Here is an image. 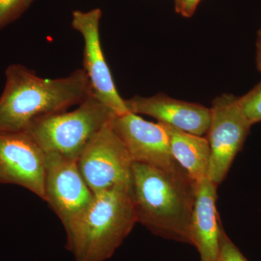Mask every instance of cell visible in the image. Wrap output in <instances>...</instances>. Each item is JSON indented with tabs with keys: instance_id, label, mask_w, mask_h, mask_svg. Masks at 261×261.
<instances>
[{
	"instance_id": "6da1fadb",
	"label": "cell",
	"mask_w": 261,
	"mask_h": 261,
	"mask_svg": "<svg viewBox=\"0 0 261 261\" xmlns=\"http://www.w3.org/2000/svg\"><path fill=\"white\" fill-rule=\"evenodd\" d=\"M0 96V132H25L37 120L79 106L92 94L88 76L77 69L68 76L44 79L21 64L5 70Z\"/></svg>"
},
{
	"instance_id": "7a4b0ae2",
	"label": "cell",
	"mask_w": 261,
	"mask_h": 261,
	"mask_svg": "<svg viewBox=\"0 0 261 261\" xmlns=\"http://www.w3.org/2000/svg\"><path fill=\"white\" fill-rule=\"evenodd\" d=\"M197 183L185 170L133 163L130 195L137 223L156 236L191 245Z\"/></svg>"
},
{
	"instance_id": "3957f363",
	"label": "cell",
	"mask_w": 261,
	"mask_h": 261,
	"mask_svg": "<svg viewBox=\"0 0 261 261\" xmlns=\"http://www.w3.org/2000/svg\"><path fill=\"white\" fill-rule=\"evenodd\" d=\"M137 223L130 188L94 194L89 205L65 226L67 248L76 261L107 260Z\"/></svg>"
},
{
	"instance_id": "277c9868",
	"label": "cell",
	"mask_w": 261,
	"mask_h": 261,
	"mask_svg": "<svg viewBox=\"0 0 261 261\" xmlns=\"http://www.w3.org/2000/svg\"><path fill=\"white\" fill-rule=\"evenodd\" d=\"M116 115L92 94L73 111L37 120L25 132L46 153L78 160L89 142Z\"/></svg>"
},
{
	"instance_id": "5b68a950",
	"label": "cell",
	"mask_w": 261,
	"mask_h": 261,
	"mask_svg": "<svg viewBox=\"0 0 261 261\" xmlns=\"http://www.w3.org/2000/svg\"><path fill=\"white\" fill-rule=\"evenodd\" d=\"M78 165L94 195L115 187L132 188L133 161L111 121L84 149Z\"/></svg>"
},
{
	"instance_id": "8992f818",
	"label": "cell",
	"mask_w": 261,
	"mask_h": 261,
	"mask_svg": "<svg viewBox=\"0 0 261 261\" xmlns=\"http://www.w3.org/2000/svg\"><path fill=\"white\" fill-rule=\"evenodd\" d=\"M211 112L210 126L206 134L211 148L207 177L219 186L243 147L252 125L242 112L238 97L232 94H223L215 98Z\"/></svg>"
},
{
	"instance_id": "52a82bcc",
	"label": "cell",
	"mask_w": 261,
	"mask_h": 261,
	"mask_svg": "<svg viewBox=\"0 0 261 261\" xmlns=\"http://www.w3.org/2000/svg\"><path fill=\"white\" fill-rule=\"evenodd\" d=\"M46 159L28 132H0V184L23 187L44 201Z\"/></svg>"
},
{
	"instance_id": "ba28073f",
	"label": "cell",
	"mask_w": 261,
	"mask_h": 261,
	"mask_svg": "<svg viewBox=\"0 0 261 261\" xmlns=\"http://www.w3.org/2000/svg\"><path fill=\"white\" fill-rule=\"evenodd\" d=\"M101 17L102 11L99 8L87 12L74 10L72 13L71 25L83 37V69L88 76L92 94L116 115L124 114L128 112V108L125 99L117 90L101 44Z\"/></svg>"
},
{
	"instance_id": "9c48e42d",
	"label": "cell",
	"mask_w": 261,
	"mask_h": 261,
	"mask_svg": "<svg viewBox=\"0 0 261 261\" xmlns=\"http://www.w3.org/2000/svg\"><path fill=\"white\" fill-rule=\"evenodd\" d=\"M46 155L44 201L65 227L89 205L94 194L81 173L78 160Z\"/></svg>"
},
{
	"instance_id": "30bf717a",
	"label": "cell",
	"mask_w": 261,
	"mask_h": 261,
	"mask_svg": "<svg viewBox=\"0 0 261 261\" xmlns=\"http://www.w3.org/2000/svg\"><path fill=\"white\" fill-rule=\"evenodd\" d=\"M111 125L133 163L166 171H183L171 154L168 133L162 123L146 121L128 111L116 115Z\"/></svg>"
},
{
	"instance_id": "8fae6325",
	"label": "cell",
	"mask_w": 261,
	"mask_h": 261,
	"mask_svg": "<svg viewBox=\"0 0 261 261\" xmlns=\"http://www.w3.org/2000/svg\"><path fill=\"white\" fill-rule=\"evenodd\" d=\"M128 111L146 115L173 128L192 135H206L210 126L211 108L159 93L151 97L135 96L125 99Z\"/></svg>"
},
{
	"instance_id": "7c38bea8",
	"label": "cell",
	"mask_w": 261,
	"mask_h": 261,
	"mask_svg": "<svg viewBox=\"0 0 261 261\" xmlns=\"http://www.w3.org/2000/svg\"><path fill=\"white\" fill-rule=\"evenodd\" d=\"M217 185L206 177L197 182L191 223V245L197 248L200 261H218L222 225L216 200Z\"/></svg>"
},
{
	"instance_id": "4fadbf2b",
	"label": "cell",
	"mask_w": 261,
	"mask_h": 261,
	"mask_svg": "<svg viewBox=\"0 0 261 261\" xmlns=\"http://www.w3.org/2000/svg\"><path fill=\"white\" fill-rule=\"evenodd\" d=\"M162 124L167 132L175 161L196 183L207 177L211 148L207 138Z\"/></svg>"
},
{
	"instance_id": "5bb4252c",
	"label": "cell",
	"mask_w": 261,
	"mask_h": 261,
	"mask_svg": "<svg viewBox=\"0 0 261 261\" xmlns=\"http://www.w3.org/2000/svg\"><path fill=\"white\" fill-rule=\"evenodd\" d=\"M240 109L251 125L261 121V82L248 93L238 97Z\"/></svg>"
},
{
	"instance_id": "9a60e30c",
	"label": "cell",
	"mask_w": 261,
	"mask_h": 261,
	"mask_svg": "<svg viewBox=\"0 0 261 261\" xmlns=\"http://www.w3.org/2000/svg\"><path fill=\"white\" fill-rule=\"evenodd\" d=\"M34 0H0V30L23 14Z\"/></svg>"
},
{
	"instance_id": "2e32d148",
	"label": "cell",
	"mask_w": 261,
	"mask_h": 261,
	"mask_svg": "<svg viewBox=\"0 0 261 261\" xmlns=\"http://www.w3.org/2000/svg\"><path fill=\"white\" fill-rule=\"evenodd\" d=\"M218 261H248L240 249L228 238L224 228L221 231L220 251Z\"/></svg>"
},
{
	"instance_id": "e0dca14e",
	"label": "cell",
	"mask_w": 261,
	"mask_h": 261,
	"mask_svg": "<svg viewBox=\"0 0 261 261\" xmlns=\"http://www.w3.org/2000/svg\"><path fill=\"white\" fill-rule=\"evenodd\" d=\"M175 10L178 14L185 18H191L195 13L201 0H173Z\"/></svg>"
},
{
	"instance_id": "ac0fdd59",
	"label": "cell",
	"mask_w": 261,
	"mask_h": 261,
	"mask_svg": "<svg viewBox=\"0 0 261 261\" xmlns=\"http://www.w3.org/2000/svg\"><path fill=\"white\" fill-rule=\"evenodd\" d=\"M255 63L257 69L261 73V27L257 31L256 44H255Z\"/></svg>"
}]
</instances>
